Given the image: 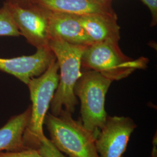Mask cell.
<instances>
[{"instance_id": "cell-5", "label": "cell", "mask_w": 157, "mask_h": 157, "mask_svg": "<svg viewBox=\"0 0 157 157\" xmlns=\"http://www.w3.org/2000/svg\"><path fill=\"white\" fill-rule=\"evenodd\" d=\"M112 82L101 73L87 71L82 74L75 87V94L80 101V120L95 138L108 117L105 96Z\"/></svg>"}, {"instance_id": "cell-17", "label": "cell", "mask_w": 157, "mask_h": 157, "mask_svg": "<svg viewBox=\"0 0 157 157\" xmlns=\"http://www.w3.org/2000/svg\"><path fill=\"white\" fill-rule=\"evenodd\" d=\"M151 157H157V154H155V155H152Z\"/></svg>"}, {"instance_id": "cell-13", "label": "cell", "mask_w": 157, "mask_h": 157, "mask_svg": "<svg viewBox=\"0 0 157 157\" xmlns=\"http://www.w3.org/2000/svg\"><path fill=\"white\" fill-rule=\"evenodd\" d=\"M21 35L11 12L4 3L0 8V37H18Z\"/></svg>"}, {"instance_id": "cell-1", "label": "cell", "mask_w": 157, "mask_h": 157, "mask_svg": "<svg viewBox=\"0 0 157 157\" xmlns=\"http://www.w3.org/2000/svg\"><path fill=\"white\" fill-rule=\"evenodd\" d=\"M58 71L56 59L44 73L33 78L27 84L32 101L30 117L23 137L27 148L41 149L52 144L44 134L43 124L59 82Z\"/></svg>"}, {"instance_id": "cell-8", "label": "cell", "mask_w": 157, "mask_h": 157, "mask_svg": "<svg viewBox=\"0 0 157 157\" xmlns=\"http://www.w3.org/2000/svg\"><path fill=\"white\" fill-rule=\"evenodd\" d=\"M56 59L50 47L39 48L31 56L0 58V71L10 74L28 84L33 78L44 73Z\"/></svg>"}, {"instance_id": "cell-14", "label": "cell", "mask_w": 157, "mask_h": 157, "mask_svg": "<svg viewBox=\"0 0 157 157\" xmlns=\"http://www.w3.org/2000/svg\"><path fill=\"white\" fill-rule=\"evenodd\" d=\"M0 157H51L41 149L26 148L17 152H1Z\"/></svg>"}, {"instance_id": "cell-10", "label": "cell", "mask_w": 157, "mask_h": 157, "mask_svg": "<svg viewBox=\"0 0 157 157\" xmlns=\"http://www.w3.org/2000/svg\"><path fill=\"white\" fill-rule=\"evenodd\" d=\"M47 11L50 40H61L75 45L93 44L75 15Z\"/></svg>"}, {"instance_id": "cell-16", "label": "cell", "mask_w": 157, "mask_h": 157, "mask_svg": "<svg viewBox=\"0 0 157 157\" xmlns=\"http://www.w3.org/2000/svg\"><path fill=\"white\" fill-rule=\"evenodd\" d=\"M6 2L18 5H27L30 3V0H6Z\"/></svg>"}, {"instance_id": "cell-9", "label": "cell", "mask_w": 157, "mask_h": 157, "mask_svg": "<svg viewBox=\"0 0 157 157\" xmlns=\"http://www.w3.org/2000/svg\"><path fill=\"white\" fill-rule=\"evenodd\" d=\"M112 0H30V2L45 10L75 15L93 14L117 16Z\"/></svg>"}, {"instance_id": "cell-15", "label": "cell", "mask_w": 157, "mask_h": 157, "mask_svg": "<svg viewBox=\"0 0 157 157\" xmlns=\"http://www.w3.org/2000/svg\"><path fill=\"white\" fill-rule=\"evenodd\" d=\"M151 12L152 16L151 26H156L157 23V0H140Z\"/></svg>"}, {"instance_id": "cell-4", "label": "cell", "mask_w": 157, "mask_h": 157, "mask_svg": "<svg viewBox=\"0 0 157 157\" xmlns=\"http://www.w3.org/2000/svg\"><path fill=\"white\" fill-rule=\"evenodd\" d=\"M148 61L146 57L133 59L126 56L121 50L118 41L108 40L86 47L81 67L101 73L113 82L126 78L137 70L146 69Z\"/></svg>"}, {"instance_id": "cell-3", "label": "cell", "mask_w": 157, "mask_h": 157, "mask_svg": "<svg viewBox=\"0 0 157 157\" xmlns=\"http://www.w3.org/2000/svg\"><path fill=\"white\" fill-rule=\"evenodd\" d=\"M50 133V140L68 157H100L95 147V137L72 113L62 109L59 115L48 112L44 121Z\"/></svg>"}, {"instance_id": "cell-2", "label": "cell", "mask_w": 157, "mask_h": 157, "mask_svg": "<svg viewBox=\"0 0 157 157\" xmlns=\"http://www.w3.org/2000/svg\"><path fill=\"white\" fill-rule=\"evenodd\" d=\"M49 47L56 56L60 71L58 84L51 102V113L58 116L62 109L73 113L78 103L74 89L82 74V57L87 46L72 44L61 40L51 39Z\"/></svg>"}, {"instance_id": "cell-6", "label": "cell", "mask_w": 157, "mask_h": 157, "mask_svg": "<svg viewBox=\"0 0 157 157\" xmlns=\"http://www.w3.org/2000/svg\"><path fill=\"white\" fill-rule=\"evenodd\" d=\"M8 7L21 34L37 49L49 48L48 11L32 4L18 5L8 2Z\"/></svg>"}, {"instance_id": "cell-12", "label": "cell", "mask_w": 157, "mask_h": 157, "mask_svg": "<svg viewBox=\"0 0 157 157\" xmlns=\"http://www.w3.org/2000/svg\"><path fill=\"white\" fill-rule=\"evenodd\" d=\"M31 114V105L24 112L12 117L0 128V152H17L27 148L23 143V134Z\"/></svg>"}, {"instance_id": "cell-7", "label": "cell", "mask_w": 157, "mask_h": 157, "mask_svg": "<svg viewBox=\"0 0 157 157\" xmlns=\"http://www.w3.org/2000/svg\"><path fill=\"white\" fill-rule=\"evenodd\" d=\"M137 125L129 117H107L95 140L100 157H122Z\"/></svg>"}, {"instance_id": "cell-11", "label": "cell", "mask_w": 157, "mask_h": 157, "mask_svg": "<svg viewBox=\"0 0 157 157\" xmlns=\"http://www.w3.org/2000/svg\"><path fill=\"white\" fill-rule=\"evenodd\" d=\"M78 22L93 43L120 40L118 17L107 15H76Z\"/></svg>"}]
</instances>
